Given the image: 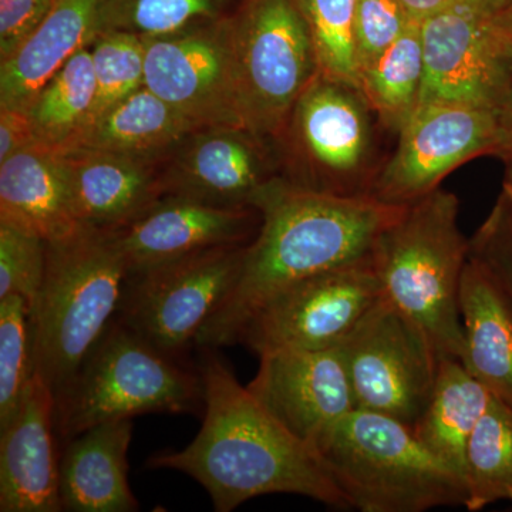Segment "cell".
I'll use <instances>...</instances> for the list:
<instances>
[{"instance_id": "cell-28", "label": "cell", "mask_w": 512, "mask_h": 512, "mask_svg": "<svg viewBox=\"0 0 512 512\" xmlns=\"http://www.w3.org/2000/svg\"><path fill=\"white\" fill-rule=\"evenodd\" d=\"M466 485L467 511L498 501L512 503V409L497 397H491L468 441Z\"/></svg>"}, {"instance_id": "cell-14", "label": "cell", "mask_w": 512, "mask_h": 512, "mask_svg": "<svg viewBox=\"0 0 512 512\" xmlns=\"http://www.w3.org/2000/svg\"><path fill=\"white\" fill-rule=\"evenodd\" d=\"M493 12L484 0H454L420 22L424 59L420 103L500 106L512 74L491 43Z\"/></svg>"}, {"instance_id": "cell-31", "label": "cell", "mask_w": 512, "mask_h": 512, "mask_svg": "<svg viewBox=\"0 0 512 512\" xmlns=\"http://www.w3.org/2000/svg\"><path fill=\"white\" fill-rule=\"evenodd\" d=\"M311 32L319 72L359 87L357 0H295Z\"/></svg>"}, {"instance_id": "cell-11", "label": "cell", "mask_w": 512, "mask_h": 512, "mask_svg": "<svg viewBox=\"0 0 512 512\" xmlns=\"http://www.w3.org/2000/svg\"><path fill=\"white\" fill-rule=\"evenodd\" d=\"M498 107L420 103L402 130L392 156L380 167L370 197L406 207L440 188L461 165L500 151Z\"/></svg>"}, {"instance_id": "cell-9", "label": "cell", "mask_w": 512, "mask_h": 512, "mask_svg": "<svg viewBox=\"0 0 512 512\" xmlns=\"http://www.w3.org/2000/svg\"><path fill=\"white\" fill-rule=\"evenodd\" d=\"M339 349L356 409L413 427L439 375L441 357L427 333L383 296Z\"/></svg>"}, {"instance_id": "cell-17", "label": "cell", "mask_w": 512, "mask_h": 512, "mask_svg": "<svg viewBox=\"0 0 512 512\" xmlns=\"http://www.w3.org/2000/svg\"><path fill=\"white\" fill-rule=\"evenodd\" d=\"M259 225L261 215L252 207L163 195L136 220L109 232L133 274L207 249L247 245Z\"/></svg>"}, {"instance_id": "cell-40", "label": "cell", "mask_w": 512, "mask_h": 512, "mask_svg": "<svg viewBox=\"0 0 512 512\" xmlns=\"http://www.w3.org/2000/svg\"><path fill=\"white\" fill-rule=\"evenodd\" d=\"M406 10L413 22L420 23L439 10L453 3L454 0H397Z\"/></svg>"}, {"instance_id": "cell-6", "label": "cell", "mask_w": 512, "mask_h": 512, "mask_svg": "<svg viewBox=\"0 0 512 512\" xmlns=\"http://www.w3.org/2000/svg\"><path fill=\"white\" fill-rule=\"evenodd\" d=\"M204 409V384L192 372L116 318L56 403L63 443L111 420Z\"/></svg>"}, {"instance_id": "cell-27", "label": "cell", "mask_w": 512, "mask_h": 512, "mask_svg": "<svg viewBox=\"0 0 512 512\" xmlns=\"http://www.w3.org/2000/svg\"><path fill=\"white\" fill-rule=\"evenodd\" d=\"M96 100V76L89 46L80 49L42 87L29 107L36 136L64 150L86 130Z\"/></svg>"}, {"instance_id": "cell-25", "label": "cell", "mask_w": 512, "mask_h": 512, "mask_svg": "<svg viewBox=\"0 0 512 512\" xmlns=\"http://www.w3.org/2000/svg\"><path fill=\"white\" fill-rule=\"evenodd\" d=\"M491 397L460 360L443 357L429 404L412 427L417 439L464 481L468 441Z\"/></svg>"}, {"instance_id": "cell-13", "label": "cell", "mask_w": 512, "mask_h": 512, "mask_svg": "<svg viewBox=\"0 0 512 512\" xmlns=\"http://www.w3.org/2000/svg\"><path fill=\"white\" fill-rule=\"evenodd\" d=\"M144 86L195 130L244 127L231 15L144 39Z\"/></svg>"}, {"instance_id": "cell-41", "label": "cell", "mask_w": 512, "mask_h": 512, "mask_svg": "<svg viewBox=\"0 0 512 512\" xmlns=\"http://www.w3.org/2000/svg\"><path fill=\"white\" fill-rule=\"evenodd\" d=\"M491 9L497 10L500 9L501 6H504L505 3L510 2V0H484Z\"/></svg>"}, {"instance_id": "cell-3", "label": "cell", "mask_w": 512, "mask_h": 512, "mask_svg": "<svg viewBox=\"0 0 512 512\" xmlns=\"http://www.w3.org/2000/svg\"><path fill=\"white\" fill-rule=\"evenodd\" d=\"M128 266L109 231L83 228L47 244L45 282L32 309L36 375L57 400L119 316Z\"/></svg>"}, {"instance_id": "cell-15", "label": "cell", "mask_w": 512, "mask_h": 512, "mask_svg": "<svg viewBox=\"0 0 512 512\" xmlns=\"http://www.w3.org/2000/svg\"><path fill=\"white\" fill-rule=\"evenodd\" d=\"M275 151V143L245 127L192 131L161 171L163 194L220 207H252L256 194L282 175Z\"/></svg>"}, {"instance_id": "cell-34", "label": "cell", "mask_w": 512, "mask_h": 512, "mask_svg": "<svg viewBox=\"0 0 512 512\" xmlns=\"http://www.w3.org/2000/svg\"><path fill=\"white\" fill-rule=\"evenodd\" d=\"M470 258L503 289L512 303V197L501 190L493 210L470 238Z\"/></svg>"}, {"instance_id": "cell-32", "label": "cell", "mask_w": 512, "mask_h": 512, "mask_svg": "<svg viewBox=\"0 0 512 512\" xmlns=\"http://www.w3.org/2000/svg\"><path fill=\"white\" fill-rule=\"evenodd\" d=\"M89 49L96 76L92 124L111 107L144 87L146 46L143 37L111 30L94 37Z\"/></svg>"}, {"instance_id": "cell-23", "label": "cell", "mask_w": 512, "mask_h": 512, "mask_svg": "<svg viewBox=\"0 0 512 512\" xmlns=\"http://www.w3.org/2000/svg\"><path fill=\"white\" fill-rule=\"evenodd\" d=\"M460 315L466 340L463 365L512 409V303L471 258L461 281Z\"/></svg>"}, {"instance_id": "cell-37", "label": "cell", "mask_w": 512, "mask_h": 512, "mask_svg": "<svg viewBox=\"0 0 512 512\" xmlns=\"http://www.w3.org/2000/svg\"><path fill=\"white\" fill-rule=\"evenodd\" d=\"M40 143L29 110L0 107V164Z\"/></svg>"}, {"instance_id": "cell-33", "label": "cell", "mask_w": 512, "mask_h": 512, "mask_svg": "<svg viewBox=\"0 0 512 512\" xmlns=\"http://www.w3.org/2000/svg\"><path fill=\"white\" fill-rule=\"evenodd\" d=\"M47 242L39 235L0 221V299L19 295L35 308L45 282Z\"/></svg>"}, {"instance_id": "cell-35", "label": "cell", "mask_w": 512, "mask_h": 512, "mask_svg": "<svg viewBox=\"0 0 512 512\" xmlns=\"http://www.w3.org/2000/svg\"><path fill=\"white\" fill-rule=\"evenodd\" d=\"M413 23L416 22L397 0H357L355 43L359 74Z\"/></svg>"}, {"instance_id": "cell-1", "label": "cell", "mask_w": 512, "mask_h": 512, "mask_svg": "<svg viewBox=\"0 0 512 512\" xmlns=\"http://www.w3.org/2000/svg\"><path fill=\"white\" fill-rule=\"evenodd\" d=\"M261 225L245 248L241 271L195 345H237L256 312L279 292L309 276L372 259L384 228L403 207L362 195L309 190L279 175L256 194Z\"/></svg>"}, {"instance_id": "cell-30", "label": "cell", "mask_w": 512, "mask_h": 512, "mask_svg": "<svg viewBox=\"0 0 512 512\" xmlns=\"http://www.w3.org/2000/svg\"><path fill=\"white\" fill-rule=\"evenodd\" d=\"M36 375L32 309L19 295L0 299V430L18 413Z\"/></svg>"}, {"instance_id": "cell-18", "label": "cell", "mask_w": 512, "mask_h": 512, "mask_svg": "<svg viewBox=\"0 0 512 512\" xmlns=\"http://www.w3.org/2000/svg\"><path fill=\"white\" fill-rule=\"evenodd\" d=\"M56 439V399L35 375L18 413L0 430V511H63Z\"/></svg>"}, {"instance_id": "cell-4", "label": "cell", "mask_w": 512, "mask_h": 512, "mask_svg": "<svg viewBox=\"0 0 512 512\" xmlns=\"http://www.w3.org/2000/svg\"><path fill=\"white\" fill-rule=\"evenodd\" d=\"M458 210L456 195L441 188L406 205L377 239L372 262L384 298L427 333L441 359L463 363L460 289L470 239Z\"/></svg>"}, {"instance_id": "cell-36", "label": "cell", "mask_w": 512, "mask_h": 512, "mask_svg": "<svg viewBox=\"0 0 512 512\" xmlns=\"http://www.w3.org/2000/svg\"><path fill=\"white\" fill-rule=\"evenodd\" d=\"M55 0H0V63L15 55L49 15Z\"/></svg>"}, {"instance_id": "cell-10", "label": "cell", "mask_w": 512, "mask_h": 512, "mask_svg": "<svg viewBox=\"0 0 512 512\" xmlns=\"http://www.w3.org/2000/svg\"><path fill=\"white\" fill-rule=\"evenodd\" d=\"M247 245L207 249L128 274L117 318L177 357L195 345L202 326L231 291Z\"/></svg>"}, {"instance_id": "cell-2", "label": "cell", "mask_w": 512, "mask_h": 512, "mask_svg": "<svg viewBox=\"0 0 512 512\" xmlns=\"http://www.w3.org/2000/svg\"><path fill=\"white\" fill-rule=\"evenodd\" d=\"M200 433L180 451H161L150 468L175 470L207 490L214 510L231 512L252 498L295 494L329 507L349 504L318 454L266 412L215 349H202Z\"/></svg>"}, {"instance_id": "cell-12", "label": "cell", "mask_w": 512, "mask_h": 512, "mask_svg": "<svg viewBox=\"0 0 512 512\" xmlns=\"http://www.w3.org/2000/svg\"><path fill=\"white\" fill-rule=\"evenodd\" d=\"M383 298L372 259L309 276L262 306L239 336L256 355L339 348Z\"/></svg>"}, {"instance_id": "cell-5", "label": "cell", "mask_w": 512, "mask_h": 512, "mask_svg": "<svg viewBox=\"0 0 512 512\" xmlns=\"http://www.w3.org/2000/svg\"><path fill=\"white\" fill-rule=\"evenodd\" d=\"M313 450L355 510L424 512L466 504L464 478L393 417L352 410Z\"/></svg>"}, {"instance_id": "cell-8", "label": "cell", "mask_w": 512, "mask_h": 512, "mask_svg": "<svg viewBox=\"0 0 512 512\" xmlns=\"http://www.w3.org/2000/svg\"><path fill=\"white\" fill-rule=\"evenodd\" d=\"M231 25L244 127L276 144L319 73L311 32L295 0H241Z\"/></svg>"}, {"instance_id": "cell-20", "label": "cell", "mask_w": 512, "mask_h": 512, "mask_svg": "<svg viewBox=\"0 0 512 512\" xmlns=\"http://www.w3.org/2000/svg\"><path fill=\"white\" fill-rule=\"evenodd\" d=\"M0 221L50 242L83 229L74 212L62 153L36 143L0 164Z\"/></svg>"}, {"instance_id": "cell-24", "label": "cell", "mask_w": 512, "mask_h": 512, "mask_svg": "<svg viewBox=\"0 0 512 512\" xmlns=\"http://www.w3.org/2000/svg\"><path fill=\"white\" fill-rule=\"evenodd\" d=\"M192 131L190 121L144 86L111 107L64 150L82 148L158 161Z\"/></svg>"}, {"instance_id": "cell-22", "label": "cell", "mask_w": 512, "mask_h": 512, "mask_svg": "<svg viewBox=\"0 0 512 512\" xmlns=\"http://www.w3.org/2000/svg\"><path fill=\"white\" fill-rule=\"evenodd\" d=\"M101 0H55L15 55L0 63V107L29 110L67 60L94 39Z\"/></svg>"}, {"instance_id": "cell-7", "label": "cell", "mask_w": 512, "mask_h": 512, "mask_svg": "<svg viewBox=\"0 0 512 512\" xmlns=\"http://www.w3.org/2000/svg\"><path fill=\"white\" fill-rule=\"evenodd\" d=\"M376 123L360 87L319 72L279 138L295 161L282 177L313 191L370 195L382 167L377 163Z\"/></svg>"}, {"instance_id": "cell-38", "label": "cell", "mask_w": 512, "mask_h": 512, "mask_svg": "<svg viewBox=\"0 0 512 512\" xmlns=\"http://www.w3.org/2000/svg\"><path fill=\"white\" fill-rule=\"evenodd\" d=\"M490 37L495 55L512 74V0L491 15Z\"/></svg>"}, {"instance_id": "cell-26", "label": "cell", "mask_w": 512, "mask_h": 512, "mask_svg": "<svg viewBox=\"0 0 512 512\" xmlns=\"http://www.w3.org/2000/svg\"><path fill=\"white\" fill-rule=\"evenodd\" d=\"M423 79L420 23H413L382 55L360 70L359 87L380 127L397 136L419 107Z\"/></svg>"}, {"instance_id": "cell-16", "label": "cell", "mask_w": 512, "mask_h": 512, "mask_svg": "<svg viewBox=\"0 0 512 512\" xmlns=\"http://www.w3.org/2000/svg\"><path fill=\"white\" fill-rule=\"evenodd\" d=\"M247 387L266 412L312 450L336 421L356 409L339 348L265 353Z\"/></svg>"}, {"instance_id": "cell-19", "label": "cell", "mask_w": 512, "mask_h": 512, "mask_svg": "<svg viewBox=\"0 0 512 512\" xmlns=\"http://www.w3.org/2000/svg\"><path fill=\"white\" fill-rule=\"evenodd\" d=\"M60 153L84 228L116 231L164 195L156 161L82 148Z\"/></svg>"}, {"instance_id": "cell-21", "label": "cell", "mask_w": 512, "mask_h": 512, "mask_svg": "<svg viewBox=\"0 0 512 512\" xmlns=\"http://www.w3.org/2000/svg\"><path fill=\"white\" fill-rule=\"evenodd\" d=\"M131 437L133 420H111L64 443L60 457L63 511L140 510L128 484L127 453Z\"/></svg>"}, {"instance_id": "cell-39", "label": "cell", "mask_w": 512, "mask_h": 512, "mask_svg": "<svg viewBox=\"0 0 512 512\" xmlns=\"http://www.w3.org/2000/svg\"><path fill=\"white\" fill-rule=\"evenodd\" d=\"M498 121H500L501 141L497 157L503 160L505 167L503 190L510 192L512 197V83L498 106Z\"/></svg>"}, {"instance_id": "cell-29", "label": "cell", "mask_w": 512, "mask_h": 512, "mask_svg": "<svg viewBox=\"0 0 512 512\" xmlns=\"http://www.w3.org/2000/svg\"><path fill=\"white\" fill-rule=\"evenodd\" d=\"M241 0H101L94 37L126 32L150 39L231 15Z\"/></svg>"}]
</instances>
